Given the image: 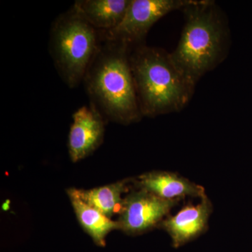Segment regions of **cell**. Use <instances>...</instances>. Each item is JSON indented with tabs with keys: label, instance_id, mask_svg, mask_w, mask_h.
Segmentation results:
<instances>
[{
	"label": "cell",
	"instance_id": "1",
	"mask_svg": "<svg viewBox=\"0 0 252 252\" xmlns=\"http://www.w3.org/2000/svg\"><path fill=\"white\" fill-rule=\"evenodd\" d=\"M100 34V46L83 81L91 104L112 122H139L142 115L131 70L132 49Z\"/></svg>",
	"mask_w": 252,
	"mask_h": 252
},
{
	"label": "cell",
	"instance_id": "2",
	"mask_svg": "<svg viewBox=\"0 0 252 252\" xmlns=\"http://www.w3.org/2000/svg\"><path fill=\"white\" fill-rule=\"evenodd\" d=\"M185 24L170 58L190 85L216 67L228 48V26L215 1L197 0L183 9Z\"/></svg>",
	"mask_w": 252,
	"mask_h": 252
},
{
	"label": "cell",
	"instance_id": "3",
	"mask_svg": "<svg viewBox=\"0 0 252 252\" xmlns=\"http://www.w3.org/2000/svg\"><path fill=\"white\" fill-rule=\"evenodd\" d=\"M130 63L142 117L179 112L188 104L194 87L179 72L170 54L142 44L131 50Z\"/></svg>",
	"mask_w": 252,
	"mask_h": 252
},
{
	"label": "cell",
	"instance_id": "4",
	"mask_svg": "<svg viewBox=\"0 0 252 252\" xmlns=\"http://www.w3.org/2000/svg\"><path fill=\"white\" fill-rule=\"evenodd\" d=\"M101 39L100 32L72 7L54 21L50 34V52L59 75L71 89L84 81Z\"/></svg>",
	"mask_w": 252,
	"mask_h": 252
},
{
	"label": "cell",
	"instance_id": "5",
	"mask_svg": "<svg viewBox=\"0 0 252 252\" xmlns=\"http://www.w3.org/2000/svg\"><path fill=\"white\" fill-rule=\"evenodd\" d=\"M197 0H131L120 24L112 31H99L104 38L120 41L133 49L142 45L154 23L177 9H184Z\"/></svg>",
	"mask_w": 252,
	"mask_h": 252
},
{
	"label": "cell",
	"instance_id": "6",
	"mask_svg": "<svg viewBox=\"0 0 252 252\" xmlns=\"http://www.w3.org/2000/svg\"><path fill=\"white\" fill-rule=\"evenodd\" d=\"M180 200H165L143 189L126 194L117 220L119 230L137 235L158 227Z\"/></svg>",
	"mask_w": 252,
	"mask_h": 252
},
{
	"label": "cell",
	"instance_id": "7",
	"mask_svg": "<svg viewBox=\"0 0 252 252\" xmlns=\"http://www.w3.org/2000/svg\"><path fill=\"white\" fill-rule=\"evenodd\" d=\"M68 137L71 160L77 162L91 155L104 140V118L94 106H83L72 115Z\"/></svg>",
	"mask_w": 252,
	"mask_h": 252
},
{
	"label": "cell",
	"instance_id": "8",
	"mask_svg": "<svg viewBox=\"0 0 252 252\" xmlns=\"http://www.w3.org/2000/svg\"><path fill=\"white\" fill-rule=\"evenodd\" d=\"M212 211L213 205L206 195L196 205L188 204L175 215H169L158 227L167 232L172 247L179 248L206 231Z\"/></svg>",
	"mask_w": 252,
	"mask_h": 252
},
{
	"label": "cell",
	"instance_id": "9",
	"mask_svg": "<svg viewBox=\"0 0 252 252\" xmlns=\"http://www.w3.org/2000/svg\"><path fill=\"white\" fill-rule=\"evenodd\" d=\"M135 184L137 189L165 200H180L187 197L201 199L207 195L203 187L172 172H147L139 176Z\"/></svg>",
	"mask_w": 252,
	"mask_h": 252
},
{
	"label": "cell",
	"instance_id": "10",
	"mask_svg": "<svg viewBox=\"0 0 252 252\" xmlns=\"http://www.w3.org/2000/svg\"><path fill=\"white\" fill-rule=\"evenodd\" d=\"M131 0H77L72 8L98 31L117 28L124 19Z\"/></svg>",
	"mask_w": 252,
	"mask_h": 252
},
{
	"label": "cell",
	"instance_id": "11",
	"mask_svg": "<svg viewBox=\"0 0 252 252\" xmlns=\"http://www.w3.org/2000/svg\"><path fill=\"white\" fill-rule=\"evenodd\" d=\"M130 180L119 181L115 183L91 189H67L68 196L77 198L112 219L119 215L124 203L125 194L128 193Z\"/></svg>",
	"mask_w": 252,
	"mask_h": 252
},
{
	"label": "cell",
	"instance_id": "12",
	"mask_svg": "<svg viewBox=\"0 0 252 252\" xmlns=\"http://www.w3.org/2000/svg\"><path fill=\"white\" fill-rule=\"evenodd\" d=\"M73 210L84 231L99 247H104L106 238L110 232L119 230L117 220H112L94 207L77 198L69 197Z\"/></svg>",
	"mask_w": 252,
	"mask_h": 252
}]
</instances>
